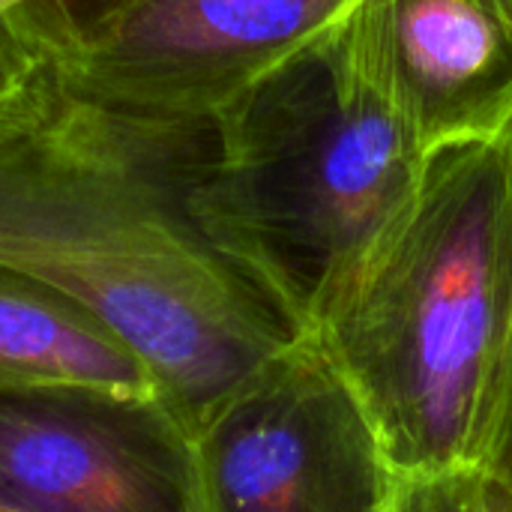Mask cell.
I'll use <instances>...</instances> for the list:
<instances>
[{
	"instance_id": "cell-1",
	"label": "cell",
	"mask_w": 512,
	"mask_h": 512,
	"mask_svg": "<svg viewBox=\"0 0 512 512\" xmlns=\"http://www.w3.org/2000/svg\"><path fill=\"white\" fill-rule=\"evenodd\" d=\"M204 135L135 132L63 87L0 135V267L102 318L192 435L312 333L189 213L186 174Z\"/></svg>"
},
{
	"instance_id": "cell-2",
	"label": "cell",
	"mask_w": 512,
	"mask_h": 512,
	"mask_svg": "<svg viewBox=\"0 0 512 512\" xmlns=\"http://www.w3.org/2000/svg\"><path fill=\"white\" fill-rule=\"evenodd\" d=\"M312 330L405 477L474 465L512 333V129L426 153Z\"/></svg>"
},
{
	"instance_id": "cell-3",
	"label": "cell",
	"mask_w": 512,
	"mask_h": 512,
	"mask_svg": "<svg viewBox=\"0 0 512 512\" xmlns=\"http://www.w3.org/2000/svg\"><path fill=\"white\" fill-rule=\"evenodd\" d=\"M423 159L339 21L210 123L186 204L213 246L312 330L408 204Z\"/></svg>"
},
{
	"instance_id": "cell-4",
	"label": "cell",
	"mask_w": 512,
	"mask_h": 512,
	"mask_svg": "<svg viewBox=\"0 0 512 512\" xmlns=\"http://www.w3.org/2000/svg\"><path fill=\"white\" fill-rule=\"evenodd\" d=\"M57 84L153 138H195L357 0H24Z\"/></svg>"
},
{
	"instance_id": "cell-5",
	"label": "cell",
	"mask_w": 512,
	"mask_h": 512,
	"mask_svg": "<svg viewBox=\"0 0 512 512\" xmlns=\"http://www.w3.org/2000/svg\"><path fill=\"white\" fill-rule=\"evenodd\" d=\"M192 447L201 512H390L405 480L315 330L234 390Z\"/></svg>"
},
{
	"instance_id": "cell-6",
	"label": "cell",
	"mask_w": 512,
	"mask_h": 512,
	"mask_svg": "<svg viewBox=\"0 0 512 512\" xmlns=\"http://www.w3.org/2000/svg\"><path fill=\"white\" fill-rule=\"evenodd\" d=\"M0 504L24 512H201L192 432L156 390H0Z\"/></svg>"
},
{
	"instance_id": "cell-7",
	"label": "cell",
	"mask_w": 512,
	"mask_h": 512,
	"mask_svg": "<svg viewBox=\"0 0 512 512\" xmlns=\"http://www.w3.org/2000/svg\"><path fill=\"white\" fill-rule=\"evenodd\" d=\"M342 33L423 153L512 129V0H357Z\"/></svg>"
},
{
	"instance_id": "cell-8",
	"label": "cell",
	"mask_w": 512,
	"mask_h": 512,
	"mask_svg": "<svg viewBox=\"0 0 512 512\" xmlns=\"http://www.w3.org/2000/svg\"><path fill=\"white\" fill-rule=\"evenodd\" d=\"M27 384L159 393L147 363L102 318L72 297L0 267V390Z\"/></svg>"
},
{
	"instance_id": "cell-9",
	"label": "cell",
	"mask_w": 512,
	"mask_h": 512,
	"mask_svg": "<svg viewBox=\"0 0 512 512\" xmlns=\"http://www.w3.org/2000/svg\"><path fill=\"white\" fill-rule=\"evenodd\" d=\"M57 90L24 0H0V135L39 117Z\"/></svg>"
},
{
	"instance_id": "cell-10",
	"label": "cell",
	"mask_w": 512,
	"mask_h": 512,
	"mask_svg": "<svg viewBox=\"0 0 512 512\" xmlns=\"http://www.w3.org/2000/svg\"><path fill=\"white\" fill-rule=\"evenodd\" d=\"M390 512H512L504 486L480 465L405 477Z\"/></svg>"
},
{
	"instance_id": "cell-11",
	"label": "cell",
	"mask_w": 512,
	"mask_h": 512,
	"mask_svg": "<svg viewBox=\"0 0 512 512\" xmlns=\"http://www.w3.org/2000/svg\"><path fill=\"white\" fill-rule=\"evenodd\" d=\"M474 465L486 468L512 498V333L486 408Z\"/></svg>"
},
{
	"instance_id": "cell-12",
	"label": "cell",
	"mask_w": 512,
	"mask_h": 512,
	"mask_svg": "<svg viewBox=\"0 0 512 512\" xmlns=\"http://www.w3.org/2000/svg\"><path fill=\"white\" fill-rule=\"evenodd\" d=\"M0 512H24V510H12V507H6V504H0Z\"/></svg>"
}]
</instances>
